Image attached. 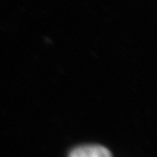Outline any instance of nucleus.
Wrapping results in <instances>:
<instances>
[{"label": "nucleus", "mask_w": 157, "mask_h": 157, "mask_svg": "<svg viewBox=\"0 0 157 157\" xmlns=\"http://www.w3.org/2000/svg\"><path fill=\"white\" fill-rule=\"evenodd\" d=\"M69 157H112L110 151L98 145L82 146L72 151Z\"/></svg>", "instance_id": "nucleus-1"}]
</instances>
